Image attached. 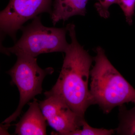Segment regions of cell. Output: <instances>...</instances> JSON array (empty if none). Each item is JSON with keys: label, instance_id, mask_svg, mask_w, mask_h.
Returning <instances> with one entry per match:
<instances>
[{"label": "cell", "instance_id": "6da1fadb", "mask_svg": "<svg viewBox=\"0 0 135 135\" xmlns=\"http://www.w3.org/2000/svg\"><path fill=\"white\" fill-rule=\"evenodd\" d=\"M66 27L71 43L65 52L62 66L56 83L51 89L46 92L60 97L75 113L84 116L87 109L94 104L88 88L94 58L79 43L75 25L69 24Z\"/></svg>", "mask_w": 135, "mask_h": 135}, {"label": "cell", "instance_id": "7a4b0ae2", "mask_svg": "<svg viewBox=\"0 0 135 135\" xmlns=\"http://www.w3.org/2000/svg\"><path fill=\"white\" fill-rule=\"evenodd\" d=\"M95 64L90 70V94L94 104L104 113L116 107L135 103V89L107 58L102 47L96 49Z\"/></svg>", "mask_w": 135, "mask_h": 135}, {"label": "cell", "instance_id": "3957f363", "mask_svg": "<svg viewBox=\"0 0 135 135\" xmlns=\"http://www.w3.org/2000/svg\"><path fill=\"white\" fill-rule=\"evenodd\" d=\"M22 36L14 46L3 47V52L7 55H25L36 57L42 53H65L69 46L65 28L47 27L42 23L40 17L34 18L31 23L21 29Z\"/></svg>", "mask_w": 135, "mask_h": 135}, {"label": "cell", "instance_id": "277c9868", "mask_svg": "<svg viewBox=\"0 0 135 135\" xmlns=\"http://www.w3.org/2000/svg\"><path fill=\"white\" fill-rule=\"evenodd\" d=\"M16 64L8 72L12 82L17 87L20 93L19 104L12 115L2 123L9 126L21 114L25 105L42 92V83L45 77L53 72L52 68L42 69L38 65L36 57L29 56H17Z\"/></svg>", "mask_w": 135, "mask_h": 135}, {"label": "cell", "instance_id": "5b68a950", "mask_svg": "<svg viewBox=\"0 0 135 135\" xmlns=\"http://www.w3.org/2000/svg\"><path fill=\"white\" fill-rule=\"evenodd\" d=\"M51 0H10L0 13L1 31L15 40L17 32L27 21L41 13L51 14Z\"/></svg>", "mask_w": 135, "mask_h": 135}, {"label": "cell", "instance_id": "8992f818", "mask_svg": "<svg viewBox=\"0 0 135 135\" xmlns=\"http://www.w3.org/2000/svg\"><path fill=\"white\" fill-rule=\"evenodd\" d=\"M44 94L46 98L39 102L40 107L49 125L57 132L56 134L68 135L81 127L84 116L75 113L58 96L46 92Z\"/></svg>", "mask_w": 135, "mask_h": 135}, {"label": "cell", "instance_id": "52a82bcc", "mask_svg": "<svg viewBox=\"0 0 135 135\" xmlns=\"http://www.w3.org/2000/svg\"><path fill=\"white\" fill-rule=\"evenodd\" d=\"M29 108L16 124L15 134L18 135H44L46 133V120L36 99L29 104Z\"/></svg>", "mask_w": 135, "mask_h": 135}, {"label": "cell", "instance_id": "ba28073f", "mask_svg": "<svg viewBox=\"0 0 135 135\" xmlns=\"http://www.w3.org/2000/svg\"><path fill=\"white\" fill-rule=\"evenodd\" d=\"M88 0H55L51 14L53 25L75 16H85Z\"/></svg>", "mask_w": 135, "mask_h": 135}, {"label": "cell", "instance_id": "9c48e42d", "mask_svg": "<svg viewBox=\"0 0 135 135\" xmlns=\"http://www.w3.org/2000/svg\"><path fill=\"white\" fill-rule=\"evenodd\" d=\"M118 135H135V107L128 110L123 105L119 107Z\"/></svg>", "mask_w": 135, "mask_h": 135}, {"label": "cell", "instance_id": "30bf717a", "mask_svg": "<svg viewBox=\"0 0 135 135\" xmlns=\"http://www.w3.org/2000/svg\"><path fill=\"white\" fill-rule=\"evenodd\" d=\"M114 129L92 127L84 120L80 128L73 131L68 135H111L114 133Z\"/></svg>", "mask_w": 135, "mask_h": 135}, {"label": "cell", "instance_id": "8fae6325", "mask_svg": "<svg viewBox=\"0 0 135 135\" xmlns=\"http://www.w3.org/2000/svg\"><path fill=\"white\" fill-rule=\"evenodd\" d=\"M117 4L123 11L127 23L132 25L135 14V0H118Z\"/></svg>", "mask_w": 135, "mask_h": 135}, {"label": "cell", "instance_id": "7c38bea8", "mask_svg": "<svg viewBox=\"0 0 135 135\" xmlns=\"http://www.w3.org/2000/svg\"><path fill=\"white\" fill-rule=\"evenodd\" d=\"M118 0H98L95 4V7L101 17L107 19L110 17L109 8L111 5L117 4Z\"/></svg>", "mask_w": 135, "mask_h": 135}]
</instances>
